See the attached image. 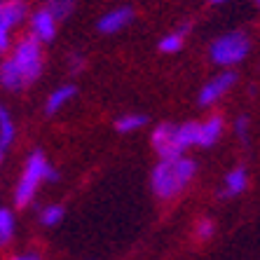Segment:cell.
Returning a JSON list of instances; mask_svg holds the SVG:
<instances>
[{
	"mask_svg": "<svg viewBox=\"0 0 260 260\" xmlns=\"http://www.w3.org/2000/svg\"><path fill=\"white\" fill-rule=\"evenodd\" d=\"M134 17H136L134 7H129V5L115 7V10H108L106 14H101V19L96 21V28L103 36H115V33L124 30L127 26H132Z\"/></svg>",
	"mask_w": 260,
	"mask_h": 260,
	"instance_id": "9",
	"label": "cell"
},
{
	"mask_svg": "<svg viewBox=\"0 0 260 260\" xmlns=\"http://www.w3.org/2000/svg\"><path fill=\"white\" fill-rule=\"evenodd\" d=\"M14 139H17V124H14L10 110L3 106V108H0V155H3V157H5L7 150L12 148Z\"/></svg>",
	"mask_w": 260,
	"mask_h": 260,
	"instance_id": "13",
	"label": "cell"
},
{
	"mask_svg": "<svg viewBox=\"0 0 260 260\" xmlns=\"http://www.w3.org/2000/svg\"><path fill=\"white\" fill-rule=\"evenodd\" d=\"M253 5H255V7H258V10H260V0H253Z\"/></svg>",
	"mask_w": 260,
	"mask_h": 260,
	"instance_id": "24",
	"label": "cell"
},
{
	"mask_svg": "<svg viewBox=\"0 0 260 260\" xmlns=\"http://www.w3.org/2000/svg\"><path fill=\"white\" fill-rule=\"evenodd\" d=\"M235 85H237V73L235 71L218 73V75H213V78L200 89L197 103H200V106H204V108H206V106H213V103L220 101V99H223Z\"/></svg>",
	"mask_w": 260,
	"mask_h": 260,
	"instance_id": "7",
	"label": "cell"
},
{
	"mask_svg": "<svg viewBox=\"0 0 260 260\" xmlns=\"http://www.w3.org/2000/svg\"><path fill=\"white\" fill-rule=\"evenodd\" d=\"M223 132H225L223 117L211 115V117H206L204 122H200V148L216 145L220 141V136H223Z\"/></svg>",
	"mask_w": 260,
	"mask_h": 260,
	"instance_id": "11",
	"label": "cell"
},
{
	"mask_svg": "<svg viewBox=\"0 0 260 260\" xmlns=\"http://www.w3.org/2000/svg\"><path fill=\"white\" fill-rule=\"evenodd\" d=\"M248 188V174L244 167H235V169H230L228 174H225L223 178V190H220V197L223 200H230V197H239V194L244 192V190Z\"/></svg>",
	"mask_w": 260,
	"mask_h": 260,
	"instance_id": "10",
	"label": "cell"
},
{
	"mask_svg": "<svg viewBox=\"0 0 260 260\" xmlns=\"http://www.w3.org/2000/svg\"><path fill=\"white\" fill-rule=\"evenodd\" d=\"M14 232H17V216L12 209L3 206L0 209V244L7 246L14 239Z\"/></svg>",
	"mask_w": 260,
	"mask_h": 260,
	"instance_id": "15",
	"label": "cell"
},
{
	"mask_svg": "<svg viewBox=\"0 0 260 260\" xmlns=\"http://www.w3.org/2000/svg\"><path fill=\"white\" fill-rule=\"evenodd\" d=\"M145 124H148V115H143V113H124L122 117H117L115 129L120 134H134L143 129Z\"/></svg>",
	"mask_w": 260,
	"mask_h": 260,
	"instance_id": "16",
	"label": "cell"
},
{
	"mask_svg": "<svg viewBox=\"0 0 260 260\" xmlns=\"http://www.w3.org/2000/svg\"><path fill=\"white\" fill-rule=\"evenodd\" d=\"M43 43L28 36L19 38L0 66V82L7 91H24L43 75Z\"/></svg>",
	"mask_w": 260,
	"mask_h": 260,
	"instance_id": "1",
	"label": "cell"
},
{
	"mask_svg": "<svg viewBox=\"0 0 260 260\" xmlns=\"http://www.w3.org/2000/svg\"><path fill=\"white\" fill-rule=\"evenodd\" d=\"M56 28H59V19L49 12L47 7H40L30 14L28 19V33L33 38H38L43 45L52 43L56 38Z\"/></svg>",
	"mask_w": 260,
	"mask_h": 260,
	"instance_id": "8",
	"label": "cell"
},
{
	"mask_svg": "<svg viewBox=\"0 0 260 260\" xmlns=\"http://www.w3.org/2000/svg\"><path fill=\"white\" fill-rule=\"evenodd\" d=\"M30 19L26 0H3L0 3V52H10V33Z\"/></svg>",
	"mask_w": 260,
	"mask_h": 260,
	"instance_id": "6",
	"label": "cell"
},
{
	"mask_svg": "<svg viewBox=\"0 0 260 260\" xmlns=\"http://www.w3.org/2000/svg\"><path fill=\"white\" fill-rule=\"evenodd\" d=\"M188 30H190V24H185V26H181V28H176V30H171V33H167V36H162V40L157 43V49L162 54H176V52H181L183 45H185Z\"/></svg>",
	"mask_w": 260,
	"mask_h": 260,
	"instance_id": "14",
	"label": "cell"
},
{
	"mask_svg": "<svg viewBox=\"0 0 260 260\" xmlns=\"http://www.w3.org/2000/svg\"><path fill=\"white\" fill-rule=\"evenodd\" d=\"M194 235H197V239H202V242H209V239L216 235V225H213L211 218H202V220H197Z\"/></svg>",
	"mask_w": 260,
	"mask_h": 260,
	"instance_id": "19",
	"label": "cell"
},
{
	"mask_svg": "<svg viewBox=\"0 0 260 260\" xmlns=\"http://www.w3.org/2000/svg\"><path fill=\"white\" fill-rule=\"evenodd\" d=\"M68 68H71V73H82L85 71V56L80 54V52L68 54Z\"/></svg>",
	"mask_w": 260,
	"mask_h": 260,
	"instance_id": "21",
	"label": "cell"
},
{
	"mask_svg": "<svg viewBox=\"0 0 260 260\" xmlns=\"http://www.w3.org/2000/svg\"><path fill=\"white\" fill-rule=\"evenodd\" d=\"M194 176H197V162L190 159L188 155L159 159L150 174V188L157 200L169 202L185 192V188L192 183Z\"/></svg>",
	"mask_w": 260,
	"mask_h": 260,
	"instance_id": "2",
	"label": "cell"
},
{
	"mask_svg": "<svg viewBox=\"0 0 260 260\" xmlns=\"http://www.w3.org/2000/svg\"><path fill=\"white\" fill-rule=\"evenodd\" d=\"M150 143L159 159L183 157L190 148L200 145V122H183V124L162 122L152 129Z\"/></svg>",
	"mask_w": 260,
	"mask_h": 260,
	"instance_id": "3",
	"label": "cell"
},
{
	"mask_svg": "<svg viewBox=\"0 0 260 260\" xmlns=\"http://www.w3.org/2000/svg\"><path fill=\"white\" fill-rule=\"evenodd\" d=\"M45 7H47L59 21H63V19L71 17L73 10H75V0H45Z\"/></svg>",
	"mask_w": 260,
	"mask_h": 260,
	"instance_id": "18",
	"label": "cell"
},
{
	"mask_svg": "<svg viewBox=\"0 0 260 260\" xmlns=\"http://www.w3.org/2000/svg\"><path fill=\"white\" fill-rule=\"evenodd\" d=\"M248 124H251V120H248V115H239L235 120V134L239 136L242 141L248 139Z\"/></svg>",
	"mask_w": 260,
	"mask_h": 260,
	"instance_id": "20",
	"label": "cell"
},
{
	"mask_svg": "<svg viewBox=\"0 0 260 260\" xmlns=\"http://www.w3.org/2000/svg\"><path fill=\"white\" fill-rule=\"evenodd\" d=\"M223 3H230V0H211V5H223Z\"/></svg>",
	"mask_w": 260,
	"mask_h": 260,
	"instance_id": "23",
	"label": "cell"
},
{
	"mask_svg": "<svg viewBox=\"0 0 260 260\" xmlns=\"http://www.w3.org/2000/svg\"><path fill=\"white\" fill-rule=\"evenodd\" d=\"M59 174L54 171V167L47 162L43 150H33L28 155L24 164V171L19 176L17 185H14V192H12V200H14V206L19 209H26L30 202L36 200L38 190L43 185L45 181H56Z\"/></svg>",
	"mask_w": 260,
	"mask_h": 260,
	"instance_id": "4",
	"label": "cell"
},
{
	"mask_svg": "<svg viewBox=\"0 0 260 260\" xmlns=\"http://www.w3.org/2000/svg\"><path fill=\"white\" fill-rule=\"evenodd\" d=\"M10 260H43L38 253H17V255H12Z\"/></svg>",
	"mask_w": 260,
	"mask_h": 260,
	"instance_id": "22",
	"label": "cell"
},
{
	"mask_svg": "<svg viewBox=\"0 0 260 260\" xmlns=\"http://www.w3.org/2000/svg\"><path fill=\"white\" fill-rule=\"evenodd\" d=\"M75 94H78L75 85H61V87H56V89L47 96V101H45V113H47L49 117L56 115L63 106H68V103L75 99Z\"/></svg>",
	"mask_w": 260,
	"mask_h": 260,
	"instance_id": "12",
	"label": "cell"
},
{
	"mask_svg": "<svg viewBox=\"0 0 260 260\" xmlns=\"http://www.w3.org/2000/svg\"><path fill=\"white\" fill-rule=\"evenodd\" d=\"M63 216H66V211H63V206L61 204H47V206L40 209L38 220H40L43 228H56V225L63 220Z\"/></svg>",
	"mask_w": 260,
	"mask_h": 260,
	"instance_id": "17",
	"label": "cell"
},
{
	"mask_svg": "<svg viewBox=\"0 0 260 260\" xmlns=\"http://www.w3.org/2000/svg\"><path fill=\"white\" fill-rule=\"evenodd\" d=\"M251 52V40L244 30H230V33H223L218 36L211 45H209V56L216 66L230 71L232 66L242 63L244 59Z\"/></svg>",
	"mask_w": 260,
	"mask_h": 260,
	"instance_id": "5",
	"label": "cell"
}]
</instances>
